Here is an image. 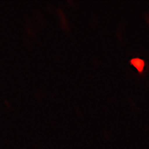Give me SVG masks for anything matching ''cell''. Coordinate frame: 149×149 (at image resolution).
<instances>
[{"label":"cell","mask_w":149,"mask_h":149,"mask_svg":"<svg viewBox=\"0 0 149 149\" xmlns=\"http://www.w3.org/2000/svg\"><path fill=\"white\" fill-rule=\"evenodd\" d=\"M132 65L135 67V69L139 71V72L141 73L144 69V65H145V63L142 59H140L139 58L136 59H132L131 60Z\"/></svg>","instance_id":"1"}]
</instances>
